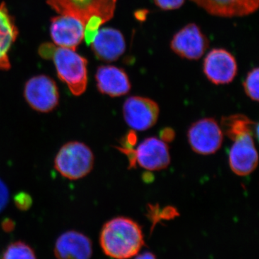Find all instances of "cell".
<instances>
[{
  "mask_svg": "<svg viewBox=\"0 0 259 259\" xmlns=\"http://www.w3.org/2000/svg\"><path fill=\"white\" fill-rule=\"evenodd\" d=\"M15 18L10 15L5 3L0 4V70L11 68L9 52L18 36Z\"/></svg>",
  "mask_w": 259,
  "mask_h": 259,
  "instance_id": "obj_17",
  "label": "cell"
},
{
  "mask_svg": "<svg viewBox=\"0 0 259 259\" xmlns=\"http://www.w3.org/2000/svg\"><path fill=\"white\" fill-rule=\"evenodd\" d=\"M105 254L115 259L132 258L144 244L141 227L133 220L118 217L105 223L100 233Z\"/></svg>",
  "mask_w": 259,
  "mask_h": 259,
  "instance_id": "obj_2",
  "label": "cell"
},
{
  "mask_svg": "<svg viewBox=\"0 0 259 259\" xmlns=\"http://www.w3.org/2000/svg\"><path fill=\"white\" fill-rule=\"evenodd\" d=\"M221 127L223 134L233 141L241 135L248 133L254 135V129L258 127V125L255 126L254 122L246 116L232 115L223 117Z\"/></svg>",
  "mask_w": 259,
  "mask_h": 259,
  "instance_id": "obj_18",
  "label": "cell"
},
{
  "mask_svg": "<svg viewBox=\"0 0 259 259\" xmlns=\"http://www.w3.org/2000/svg\"><path fill=\"white\" fill-rule=\"evenodd\" d=\"M95 156L91 148L79 141H71L59 150L54 160L56 171L70 180L83 178L91 172Z\"/></svg>",
  "mask_w": 259,
  "mask_h": 259,
  "instance_id": "obj_4",
  "label": "cell"
},
{
  "mask_svg": "<svg viewBox=\"0 0 259 259\" xmlns=\"http://www.w3.org/2000/svg\"><path fill=\"white\" fill-rule=\"evenodd\" d=\"M54 253L58 259H90L93 246L90 238L83 233L66 231L56 241Z\"/></svg>",
  "mask_w": 259,
  "mask_h": 259,
  "instance_id": "obj_14",
  "label": "cell"
},
{
  "mask_svg": "<svg viewBox=\"0 0 259 259\" xmlns=\"http://www.w3.org/2000/svg\"><path fill=\"white\" fill-rule=\"evenodd\" d=\"M127 156L130 167L140 166L148 171L164 169L171 161L169 148L166 143L156 137L148 138L140 144L137 149L119 148Z\"/></svg>",
  "mask_w": 259,
  "mask_h": 259,
  "instance_id": "obj_5",
  "label": "cell"
},
{
  "mask_svg": "<svg viewBox=\"0 0 259 259\" xmlns=\"http://www.w3.org/2000/svg\"><path fill=\"white\" fill-rule=\"evenodd\" d=\"M92 49L97 59L111 62L125 53L126 44L120 30L112 28L100 29L92 42Z\"/></svg>",
  "mask_w": 259,
  "mask_h": 259,
  "instance_id": "obj_13",
  "label": "cell"
},
{
  "mask_svg": "<svg viewBox=\"0 0 259 259\" xmlns=\"http://www.w3.org/2000/svg\"><path fill=\"white\" fill-rule=\"evenodd\" d=\"M51 59L54 61L59 79L74 96L85 93L88 83V61L84 57L75 50L56 46Z\"/></svg>",
  "mask_w": 259,
  "mask_h": 259,
  "instance_id": "obj_3",
  "label": "cell"
},
{
  "mask_svg": "<svg viewBox=\"0 0 259 259\" xmlns=\"http://www.w3.org/2000/svg\"><path fill=\"white\" fill-rule=\"evenodd\" d=\"M175 138V132L171 127H166V128L162 130L161 134H160V139L162 140L163 142L168 143L171 142Z\"/></svg>",
  "mask_w": 259,
  "mask_h": 259,
  "instance_id": "obj_26",
  "label": "cell"
},
{
  "mask_svg": "<svg viewBox=\"0 0 259 259\" xmlns=\"http://www.w3.org/2000/svg\"><path fill=\"white\" fill-rule=\"evenodd\" d=\"M47 4L63 15L79 19L84 25V39L93 42L100 26L114 16L117 0H47Z\"/></svg>",
  "mask_w": 259,
  "mask_h": 259,
  "instance_id": "obj_1",
  "label": "cell"
},
{
  "mask_svg": "<svg viewBox=\"0 0 259 259\" xmlns=\"http://www.w3.org/2000/svg\"><path fill=\"white\" fill-rule=\"evenodd\" d=\"M95 79L99 92L111 97L127 95L131 89L129 77L125 71L111 65L98 67Z\"/></svg>",
  "mask_w": 259,
  "mask_h": 259,
  "instance_id": "obj_15",
  "label": "cell"
},
{
  "mask_svg": "<svg viewBox=\"0 0 259 259\" xmlns=\"http://www.w3.org/2000/svg\"><path fill=\"white\" fill-rule=\"evenodd\" d=\"M3 259H37L32 248L26 243L17 241L8 245Z\"/></svg>",
  "mask_w": 259,
  "mask_h": 259,
  "instance_id": "obj_19",
  "label": "cell"
},
{
  "mask_svg": "<svg viewBox=\"0 0 259 259\" xmlns=\"http://www.w3.org/2000/svg\"><path fill=\"white\" fill-rule=\"evenodd\" d=\"M204 74L216 85L231 83L238 72V65L234 56L225 49H213L204 59Z\"/></svg>",
  "mask_w": 259,
  "mask_h": 259,
  "instance_id": "obj_10",
  "label": "cell"
},
{
  "mask_svg": "<svg viewBox=\"0 0 259 259\" xmlns=\"http://www.w3.org/2000/svg\"><path fill=\"white\" fill-rule=\"evenodd\" d=\"M209 47V40L196 24L190 23L177 32L171 48L177 55L190 60L200 59Z\"/></svg>",
  "mask_w": 259,
  "mask_h": 259,
  "instance_id": "obj_9",
  "label": "cell"
},
{
  "mask_svg": "<svg viewBox=\"0 0 259 259\" xmlns=\"http://www.w3.org/2000/svg\"><path fill=\"white\" fill-rule=\"evenodd\" d=\"M136 259H156V258L152 253L146 252V253L139 255V256L136 257Z\"/></svg>",
  "mask_w": 259,
  "mask_h": 259,
  "instance_id": "obj_27",
  "label": "cell"
},
{
  "mask_svg": "<svg viewBox=\"0 0 259 259\" xmlns=\"http://www.w3.org/2000/svg\"><path fill=\"white\" fill-rule=\"evenodd\" d=\"M259 69L255 68L249 71L245 78L243 87L247 96L253 101H258Z\"/></svg>",
  "mask_w": 259,
  "mask_h": 259,
  "instance_id": "obj_20",
  "label": "cell"
},
{
  "mask_svg": "<svg viewBox=\"0 0 259 259\" xmlns=\"http://www.w3.org/2000/svg\"><path fill=\"white\" fill-rule=\"evenodd\" d=\"M56 46L51 44L50 42H46L42 44L39 48L38 54L42 59H51L53 52L55 49Z\"/></svg>",
  "mask_w": 259,
  "mask_h": 259,
  "instance_id": "obj_24",
  "label": "cell"
},
{
  "mask_svg": "<svg viewBox=\"0 0 259 259\" xmlns=\"http://www.w3.org/2000/svg\"><path fill=\"white\" fill-rule=\"evenodd\" d=\"M229 153V164L232 171L238 176H247L258 165V157L253 134L248 133L233 140Z\"/></svg>",
  "mask_w": 259,
  "mask_h": 259,
  "instance_id": "obj_11",
  "label": "cell"
},
{
  "mask_svg": "<svg viewBox=\"0 0 259 259\" xmlns=\"http://www.w3.org/2000/svg\"><path fill=\"white\" fill-rule=\"evenodd\" d=\"M187 138L194 152L207 156L217 152L221 148L223 133L214 119L203 118L191 125Z\"/></svg>",
  "mask_w": 259,
  "mask_h": 259,
  "instance_id": "obj_7",
  "label": "cell"
},
{
  "mask_svg": "<svg viewBox=\"0 0 259 259\" xmlns=\"http://www.w3.org/2000/svg\"><path fill=\"white\" fill-rule=\"evenodd\" d=\"M122 112L129 127L134 131H144L157 122L160 109L158 104L151 99L134 96L125 100Z\"/></svg>",
  "mask_w": 259,
  "mask_h": 259,
  "instance_id": "obj_8",
  "label": "cell"
},
{
  "mask_svg": "<svg viewBox=\"0 0 259 259\" xmlns=\"http://www.w3.org/2000/svg\"><path fill=\"white\" fill-rule=\"evenodd\" d=\"M185 0H154L155 4L163 10L178 9L183 5Z\"/></svg>",
  "mask_w": 259,
  "mask_h": 259,
  "instance_id": "obj_21",
  "label": "cell"
},
{
  "mask_svg": "<svg viewBox=\"0 0 259 259\" xmlns=\"http://www.w3.org/2000/svg\"><path fill=\"white\" fill-rule=\"evenodd\" d=\"M10 193L8 186L0 179V212H3L9 202Z\"/></svg>",
  "mask_w": 259,
  "mask_h": 259,
  "instance_id": "obj_23",
  "label": "cell"
},
{
  "mask_svg": "<svg viewBox=\"0 0 259 259\" xmlns=\"http://www.w3.org/2000/svg\"><path fill=\"white\" fill-rule=\"evenodd\" d=\"M50 32L56 46L76 51L84 37V25L79 19L60 15L51 18Z\"/></svg>",
  "mask_w": 259,
  "mask_h": 259,
  "instance_id": "obj_12",
  "label": "cell"
},
{
  "mask_svg": "<svg viewBox=\"0 0 259 259\" xmlns=\"http://www.w3.org/2000/svg\"><path fill=\"white\" fill-rule=\"evenodd\" d=\"M137 135L134 131H131L122 141V148H133L137 143Z\"/></svg>",
  "mask_w": 259,
  "mask_h": 259,
  "instance_id": "obj_25",
  "label": "cell"
},
{
  "mask_svg": "<svg viewBox=\"0 0 259 259\" xmlns=\"http://www.w3.org/2000/svg\"><path fill=\"white\" fill-rule=\"evenodd\" d=\"M24 97L35 111L47 113L59 105L60 95L54 79L47 75H37L27 81Z\"/></svg>",
  "mask_w": 259,
  "mask_h": 259,
  "instance_id": "obj_6",
  "label": "cell"
},
{
  "mask_svg": "<svg viewBox=\"0 0 259 259\" xmlns=\"http://www.w3.org/2000/svg\"><path fill=\"white\" fill-rule=\"evenodd\" d=\"M215 16L233 18L245 16L256 11L259 0H192Z\"/></svg>",
  "mask_w": 259,
  "mask_h": 259,
  "instance_id": "obj_16",
  "label": "cell"
},
{
  "mask_svg": "<svg viewBox=\"0 0 259 259\" xmlns=\"http://www.w3.org/2000/svg\"><path fill=\"white\" fill-rule=\"evenodd\" d=\"M15 203L18 208L26 210L31 206L32 199L28 194L21 192L15 197Z\"/></svg>",
  "mask_w": 259,
  "mask_h": 259,
  "instance_id": "obj_22",
  "label": "cell"
}]
</instances>
